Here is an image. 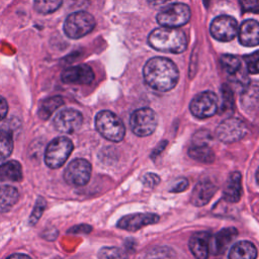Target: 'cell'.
I'll use <instances>...</instances> for the list:
<instances>
[{
  "label": "cell",
  "mask_w": 259,
  "mask_h": 259,
  "mask_svg": "<svg viewBox=\"0 0 259 259\" xmlns=\"http://www.w3.org/2000/svg\"><path fill=\"white\" fill-rule=\"evenodd\" d=\"M143 76L147 85L152 89L166 92L176 86L179 79V71L171 60L154 57L145 64Z\"/></svg>",
  "instance_id": "1"
},
{
  "label": "cell",
  "mask_w": 259,
  "mask_h": 259,
  "mask_svg": "<svg viewBox=\"0 0 259 259\" xmlns=\"http://www.w3.org/2000/svg\"><path fill=\"white\" fill-rule=\"evenodd\" d=\"M149 45L160 52L179 54L187 47V39L184 32L178 28L159 27L154 29L148 37Z\"/></svg>",
  "instance_id": "2"
},
{
  "label": "cell",
  "mask_w": 259,
  "mask_h": 259,
  "mask_svg": "<svg viewBox=\"0 0 259 259\" xmlns=\"http://www.w3.org/2000/svg\"><path fill=\"white\" fill-rule=\"evenodd\" d=\"M95 127L103 138L115 143L120 142L125 134L121 119L109 110H101L96 114Z\"/></svg>",
  "instance_id": "3"
},
{
  "label": "cell",
  "mask_w": 259,
  "mask_h": 259,
  "mask_svg": "<svg viewBox=\"0 0 259 259\" xmlns=\"http://www.w3.org/2000/svg\"><path fill=\"white\" fill-rule=\"evenodd\" d=\"M73 143L66 137H58L51 141L45 151V162L52 169L60 168L69 158Z\"/></svg>",
  "instance_id": "4"
},
{
  "label": "cell",
  "mask_w": 259,
  "mask_h": 259,
  "mask_svg": "<svg viewBox=\"0 0 259 259\" xmlns=\"http://www.w3.org/2000/svg\"><path fill=\"white\" fill-rule=\"evenodd\" d=\"M190 8L184 3H171L158 13L157 21L163 27L177 28L190 19Z\"/></svg>",
  "instance_id": "5"
},
{
  "label": "cell",
  "mask_w": 259,
  "mask_h": 259,
  "mask_svg": "<svg viewBox=\"0 0 259 259\" xmlns=\"http://www.w3.org/2000/svg\"><path fill=\"white\" fill-rule=\"evenodd\" d=\"M95 26L94 17L85 11L71 13L64 22V31L70 38H80L92 31Z\"/></svg>",
  "instance_id": "6"
},
{
  "label": "cell",
  "mask_w": 259,
  "mask_h": 259,
  "mask_svg": "<svg viewBox=\"0 0 259 259\" xmlns=\"http://www.w3.org/2000/svg\"><path fill=\"white\" fill-rule=\"evenodd\" d=\"M158 118L154 110L148 107L135 110L130 117V126L138 137L150 136L157 126Z\"/></svg>",
  "instance_id": "7"
},
{
  "label": "cell",
  "mask_w": 259,
  "mask_h": 259,
  "mask_svg": "<svg viewBox=\"0 0 259 259\" xmlns=\"http://www.w3.org/2000/svg\"><path fill=\"white\" fill-rule=\"evenodd\" d=\"M247 131V125L242 119L229 117L218 125L215 134L221 142L231 144L242 140L246 136Z\"/></svg>",
  "instance_id": "8"
},
{
  "label": "cell",
  "mask_w": 259,
  "mask_h": 259,
  "mask_svg": "<svg viewBox=\"0 0 259 259\" xmlns=\"http://www.w3.org/2000/svg\"><path fill=\"white\" fill-rule=\"evenodd\" d=\"M191 113L198 118L210 117L218 111V96L211 91H203L194 96L189 105Z\"/></svg>",
  "instance_id": "9"
},
{
  "label": "cell",
  "mask_w": 259,
  "mask_h": 259,
  "mask_svg": "<svg viewBox=\"0 0 259 259\" xmlns=\"http://www.w3.org/2000/svg\"><path fill=\"white\" fill-rule=\"evenodd\" d=\"M91 176L90 163L82 158L74 159L67 166L64 172L65 181L73 186H83L87 184Z\"/></svg>",
  "instance_id": "10"
},
{
  "label": "cell",
  "mask_w": 259,
  "mask_h": 259,
  "mask_svg": "<svg viewBox=\"0 0 259 259\" xmlns=\"http://www.w3.org/2000/svg\"><path fill=\"white\" fill-rule=\"evenodd\" d=\"M211 36L221 41H230L238 33L237 20L229 15L215 17L209 26Z\"/></svg>",
  "instance_id": "11"
},
{
  "label": "cell",
  "mask_w": 259,
  "mask_h": 259,
  "mask_svg": "<svg viewBox=\"0 0 259 259\" xmlns=\"http://www.w3.org/2000/svg\"><path fill=\"white\" fill-rule=\"evenodd\" d=\"M82 114L73 108H66L57 113L53 123L57 131L64 134H73L78 131L82 124Z\"/></svg>",
  "instance_id": "12"
},
{
  "label": "cell",
  "mask_w": 259,
  "mask_h": 259,
  "mask_svg": "<svg viewBox=\"0 0 259 259\" xmlns=\"http://www.w3.org/2000/svg\"><path fill=\"white\" fill-rule=\"evenodd\" d=\"M62 81L68 84L87 85L94 79V73L88 65H77L65 69L61 75Z\"/></svg>",
  "instance_id": "13"
},
{
  "label": "cell",
  "mask_w": 259,
  "mask_h": 259,
  "mask_svg": "<svg viewBox=\"0 0 259 259\" xmlns=\"http://www.w3.org/2000/svg\"><path fill=\"white\" fill-rule=\"evenodd\" d=\"M158 221L159 215L155 213H133L122 217L117 223V228L128 232H136L146 226L153 225Z\"/></svg>",
  "instance_id": "14"
},
{
  "label": "cell",
  "mask_w": 259,
  "mask_h": 259,
  "mask_svg": "<svg viewBox=\"0 0 259 259\" xmlns=\"http://www.w3.org/2000/svg\"><path fill=\"white\" fill-rule=\"evenodd\" d=\"M217 189L218 187L210 180L208 179L200 180L199 182L196 183V185L194 186L191 192V196H190L191 203L194 204L195 206L205 205L212 198V196L217 192Z\"/></svg>",
  "instance_id": "15"
},
{
  "label": "cell",
  "mask_w": 259,
  "mask_h": 259,
  "mask_svg": "<svg viewBox=\"0 0 259 259\" xmlns=\"http://www.w3.org/2000/svg\"><path fill=\"white\" fill-rule=\"evenodd\" d=\"M240 42L245 47H256L259 42V24L255 19H247L238 27Z\"/></svg>",
  "instance_id": "16"
},
{
  "label": "cell",
  "mask_w": 259,
  "mask_h": 259,
  "mask_svg": "<svg viewBox=\"0 0 259 259\" xmlns=\"http://www.w3.org/2000/svg\"><path fill=\"white\" fill-rule=\"evenodd\" d=\"M210 234L205 231L194 233L189 240V249L196 259H207L209 255Z\"/></svg>",
  "instance_id": "17"
},
{
  "label": "cell",
  "mask_w": 259,
  "mask_h": 259,
  "mask_svg": "<svg viewBox=\"0 0 259 259\" xmlns=\"http://www.w3.org/2000/svg\"><path fill=\"white\" fill-rule=\"evenodd\" d=\"M242 176L240 172H233L227 179L224 189L223 198L228 202H238L242 195Z\"/></svg>",
  "instance_id": "18"
},
{
  "label": "cell",
  "mask_w": 259,
  "mask_h": 259,
  "mask_svg": "<svg viewBox=\"0 0 259 259\" xmlns=\"http://www.w3.org/2000/svg\"><path fill=\"white\" fill-rule=\"evenodd\" d=\"M257 249L249 241H240L233 245L229 253V259H256Z\"/></svg>",
  "instance_id": "19"
},
{
  "label": "cell",
  "mask_w": 259,
  "mask_h": 259,
  "mask_svg": "<svg viewBox=\"0 0 259 259\" xmlns=\"http://www.w3.org/2000/svg\"><path fill=\"white\" fill-rule=\"evenodd\" d=\"M22 179L21 165L14 160L0 165V181H20Z\"/></svg>",
  "instance_id": "20"
},
{
  "label": "cell",
  "mask_w": 259,
  "mask_h": 259,
  "mask_svg": "<svg viewBox=\"0 0 259 259\" xmlns=\"http://www.w3.org/2000/svg\"><path fill=\"white\" fill-rule=\"evenodd\" d=\"M18 191L15 187L10 185L0 186V212H6L12 208V206L18 200Z\"/></svg>",
  "instance_id": "21"
},
{
  "label": "cell",
  "mask_w": 259,
  "mask_h": 259,
  "mask_svg": "<svg viewBox=\"0 0 259 259\" xmlns=\"http://www.w3.org/2000/svg\"><path fill=\"white\" fill-rule=\"evenodd\" d=\"M188 155L201 163H211L214 161V153L207 144H193L188 150Z\"/></svg>",
  "instance_id": "22"
},
{
  "label": "cell",
  "mask_w": 259,
  "mask_h": 259,
  "mask_svg": "<svg viewBox=\"0 0 259 259\" xmlns=\"http://www.w3.org/2000/svg\"><path fill=\"white\" fill-rule=\"evenodd\" d=\"M237 235L238 231L235 228H226L220 231L214 239V252L217 254L224 253Z\"/></svg>",
  "instance_id": "23"
},
{
  "label": "cell",
  "mask_w": 259,
  "mask_h": 259,
  "mask_svg": "<svg viewBox=\"0 0 259 259\" xmlns=\"http://www.w3.org/2000/svg\"><path fill=\"white\" fill-rule=\"evenodd\" d=\"M64 104V100L61 96H53L45 99L39 105L38 116L41 119H48L54 111H56L60 106Z\"/></svg>",
  "instance_id": "24"
},
{
  "label": "cell",
  "mask_w": 259,
  "mask_h": 259,
  "mask_svg": "<svg viewBox=\"0 0 259 259\" xmlns=\"http://www.w3.org/2000/svg\"><path fill=\"white\" fill-rule=\"evenodd\" d=\"M13 150V139L11 134L0 128V161L8 158Z\"/></svg>",
  "instance_id": "25"
},
{
  "label": "cell",
  "mask_w": 259,
  "mask_h": 259,
  "mask_svg": "<svg viewBox=\"0 0 259 259\" xmlns=\"http://www.w3.org/2000/svg\"><path fill=\"white\" fill-rule=\"evenodd\" d=\"M222 68L230 75H235L241 68V61L237 56L234 55H223L220 59Z\"/></svg>",
  "instance_id": "26"
},
{
  "label": "cell",
  "mask_w": 259,
  "mask_h": 259,
  "mask_svg": "<svg viewBox=\"0 0 259 259\" xmlns=\"http://www.w3.org/2000/svg\"><path fill=\"white\" fill-rule=\"evenodd\" d=\"M63 0H34V9L41 14L53 13L60 8Z\"/></svg>",
  "instance_id": "27"
},
{
  "label": "cell",
  "mask_w": 259,
  "mask_h": 259,
  "mask_svg": "<svg viewBox=\"0 0 259 259\" xmlns=\"http://www.w3.org/2000/svg\"><path fill=\"white\" fill-rule=\"evenodd\" d=\"M99 259H128L127 255L117 247H103L98 252Z\"/></svg>",
  "instance_id": "28"
},
{
  "label": "cell",
  "mask_w": 259,
  "mask_h": 259,
  "mask_svg": "<svg viewBox=\"0 0 259 259\" xmlns=\"http://www.w3.org/2000/svg\"><path fill=\"white\" fill-rule=\"evenodd\" d=\"M45 207H46V201L41 197H39L35 203V206L31 212V215L29 219V223L31 225H34L39 220Z\"/></svg>",
  "instance_id": "29"
},
{
  "label": "cell",
  "mask_w": 259,
  "mask_h": 259,
  "mask_svg": "<svg viewBox=\"0 0 259 259\" xmlns=\"http://www.w3.org/2000/svg\"><path fill=\"white\" fill-rule=\"evenodd\" d=\"M258 52L255 51L253 54L245 57V62L247 65V69L251 74L258 73Z\"/></svg>",
  "instance_id": "30"
},
{
  "label": "cell",
  "mask_w": 259,
  "mask_h": 259,
  "mask_svg": "<svg viewBox=\"0 0 259 259\" xmlns=\"http://www.w3.org/2000/svg\"><path fill=\"white\" fill-rule=\"evenodd\" d=\"M142 182L145 186L153 188V187H155L159 184L160 177L157 174H154V173H147L143 176Z\"/></svg>",
  "instance_id": "31"
},
{
  "label": "cell",
  "mask_w": 259,
  "mask_h": 259,
  "mask_svg": "<svg viewBox=\"0 0 259 259\" xmlns=\"http://www.w3.org/2000/svg\"><path fill=\"white\" fill-rule=\"evenodd\" d=\"M223 109L224 110H232L233 108V94L231 92V90L227 87L223 90Z\"/></svg>",
  "instance_id": "32"
},
{
  "label": "cell",
  "mask_w": 259,
  "mask_h": 259,
  "mask_svg": "<svg viewBox=\"0 0 259 259\" xmlns=\"http://www.w3.org/2000/svg\"><path fill=\"white\" fill-rule=\"evenodd\" d=\"M188 187V180L185 178H179L177 179L173 185L170 187L171 192H181L184 191Z\"/></svg>",
  "instance_id": "33"
},
{
  "label": "cell",
  "mask_w": 259,
  "mask_h": 259,
  "mask_svg": "<svg viewBox=\"0 0 259 259\" xmlns=\"http://www.w3.org/2000/svg\"><path fill=\"white\" fill-rule=\"evenodd\" d=\"M242 10L245 12L256 11L258 7V0H239Z\"/></svg>",
  "instance_id": "34"
},
{
  "label": "cell",
  "mask_w": 259,
  "mask_h": 259,
  "mask_svg": "<svg viewBox=\"0 0 259 259\" xmlns=\"http://www.w3.org/2000/svg\"><path fill=\"white\" fill-rule=\"evenodd\" d=\"M174 1L175 0H148L149 4L155 8H163Z\"/></svg>",
  "instance_id": "35"
},
{
  "label": "cell",
  "mask_w": 259,
  "mask_h": 259,
  "mask_svg": "<svg viewBox=\"0 0 259 259\" xmlns=\"http://www.w3.org/2000/svg\"><path fill=\"white\" fill-rule=\"evenodd\" d=\"M7 111H8L7 102L2 96H0V120H2L6 116Z\"/></svg>",
  "instance_id": "36"
},
{
  "label": "cell",
  "mask_w": 259,
  "mask_h": 259,
  "mask_svg": "<svg viewBox=\"0 0 259 259\" xmlns=\"http://www.w3.org/2000/svg\"><path fill=\"white\" fill-rule=\"evenodd\" d=\"M7 259H31V258L24 254H12Z\"/></svg>",
  "instance_id": "37"
}]
</instances>
